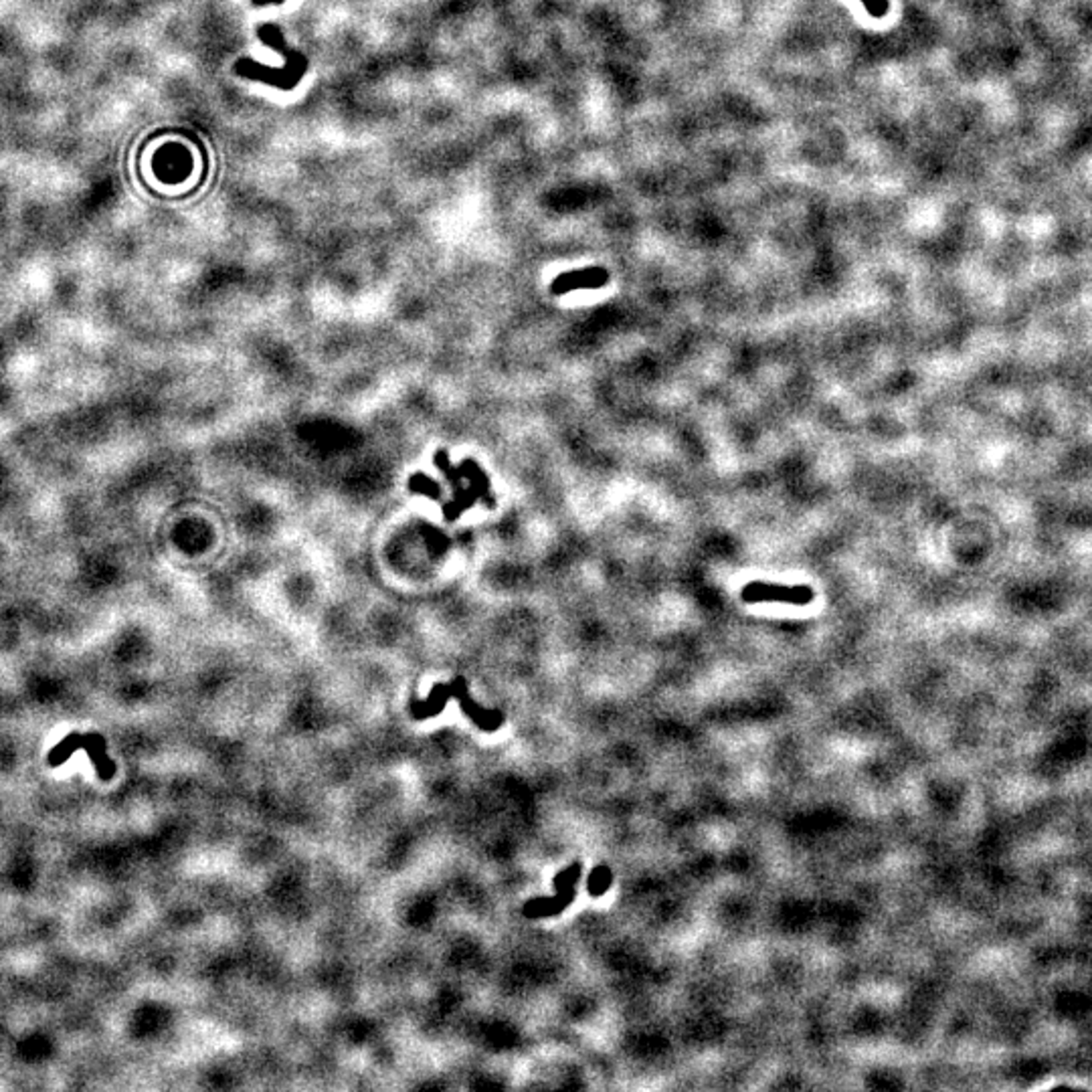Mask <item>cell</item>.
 Instances as JSON below:
<instances>
[{
    "mask_svg": "<svg viewBox=\"0 0 1092 1092\" xmlns=\"http://www.w3.org/2000/svg\"><path fill=\"white\" fill-rule=\"evenodd\" d=\"M575 898V890H560L555 898H538L524 906V913L528 917H548V914H559L567 909Z\"/></svg>",
    "mask_w": 1092,
    "mask_h": 1092,
    "instance_id": "obj_3",
    "label": "cell"
},
{
    "mask_svg": "<svg viewBox=\"0 0 1092 1092\" xmlns=\"http://www.w3.org/2000/svg\"><path fill=\"white\" fill-rule=\"evenodd\" d=\"M605 282L607 273L603 269H587V271L568 273V275L556 279L555 291L556 294H564V291L580 290V287H601L605 286Z\"/></svg>",
    "mask_w": 1092,
    "mask_h": 1092,
    "instance_id": "obj_2",
    "label": "cell"
},
{
    "mask_svg": "<svg viewBox=\"0 0 1092 1092\" xmlns=\"http://www.w3.org/2000/svg\"><path fill=\"white\" fill-rule=\"evenodd\" d=\"M579 876H580V864L579 862H575V864H571L568 868H564V870L555 878L556 892L572 890V886H575V882L579 880Z\"/></svg>",
    "mask_w": 1092,
    "mask_h": 1092,
    "instance_id": "obj_5",
    "label": "cell"
},
{
    "mask_svg": "<svg viewBox=\"0 0 1092 1092\" xmlns=\"http://www.w3.org/2000/svg\"><path fill=\"white\" fill-rule=\"evenodd\" d=\"M741 599L749 605L757 603H787V605H809L815 599V591L809 584H775V583H753L745 584L741 589Z\"/></svg>",
    "mask_w": 1092,
    "mask_h": 1092,
    "instance_id": "obj_1",
    "label": "cell"
},
{
    "mask_svg": "<svg viewBox=\"0 0 1092 1092\" xmlns=\"http://www.w3.org/2000/svg\"><path fill=\"white\" fill-rule=\"evenodd\" d=\"M611 882H613V874H611V870L605 866V864H601V866H597L593 872H591L589 892L593 896L605 894V892L609 890Z\"/></svg>",
    "mask_w": 1092,
    "mask_h": 1092,
    "instance_id": "obj_4",
    "label": "cell"
}]
</instances>
